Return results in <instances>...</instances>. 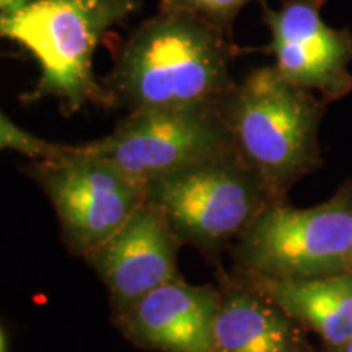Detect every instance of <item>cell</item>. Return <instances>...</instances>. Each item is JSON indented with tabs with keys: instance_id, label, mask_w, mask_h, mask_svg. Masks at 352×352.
<instances>
[{
	"instance_id": "1",
	"label": "cell",
	"mask_w": 352,
	"mask_h": 352,
	"mask_svg": "<svg viewBox=\"0 0 352 352\" xmlns=\"http://www.w3.org/2000/svg\"><path fill=\"white\" fill-rule=\"evenodd\" d=\"M243 50L232 34L184 10H162L129 34L101 78L108 109L127 113L217 103Z\"/></svg>"
},
{
	"instance_id": "2",
	"label": "cell",
	"mask_w": 352,
	"mask_h": 352,
	"mask_svg": "<svg viewBox=\"0 0 352 352\" xmlns=\"http://www.w3.org/2000/svg\"><path fill=\"white\" fill-rule=\"evenodd\" d=\"M140 8V0H28L0 12V39L20 44L39 65L36 85L20 95L21 103L56 100L65 116L87 104L107 108L95 51L108 30Z\"/></svg>"
},
{
	"instance_id": "3",
	"label": "cell",
	"mask_w": 352,
	"mask_h": 352,
	"mask_svg": "<svg viewBox=\"0 0 352 352\" xmlns=\"http://www.w3.org/2000/svg\"><path fill=\"white\" fill-rule=\"evenodd\" d=\"M327 103L274 65L254 69L217 101L235 152L274 201L321 166L318 127Z\"/></svg>"
},
{
	"instance_id": "4",
	"label": "cell",
	"mask_w": 352,
	"mask_h": 352,
	"mask_svg": "<svg viewBox=\"0 0 352 352\" xmlns=\"http://www.w3.org/2000/svg\"><path fill=\"white\" fill-rule=\"evenodd\" d=\"M352 179L307 209L270 201L235 245L236 274L302 280L351 272Z\"/></svg>"
},
{
	"instance_id": "5",
	"label": "cell",
	"mask_w": 352,
	"mask_h": 352,
	"mask_svg": "<svg viewBox=\"0 0 352 352\" xmlns=\"http://www.w3.org/2000/svg\"><path fill=\"white\" fill-rule=\"evenodd\" d=\"M145 201L165 215L179 243L215 256L274 199L233 152L148 183Z\"/></svg>"
},
{
	"instance_id": "6",
	"label": "cell",
	"mask_w": 352,
	"mask_h": 352,
	"mask_svg": "<svg viewBox=\"0 0 352 352\" xmlns=\"http://www.w3.org/2000/svg\"><path fill=\"white\" fill-rule=\"evenodd\" d=\"M77 145L144 188L235 152L217 103L127 113L111 134Z\"/></svg>"
},
{
	"instance_id": "7",
	"label": "cell",
	"mask_w": 352,
	"mask_h": 352,
	"mask_svg": "<svg viewBox=\"0 0 352 352\" xmlns=\"http://www.w3.org/2000/svg\"><path fill=\"white\" fill-rule=\"evenodd\" d=\"M25 171L50 197L64 245L76 256L107 241L145 201L144 186L78 145L30 160Z\"/></svg>"
},
{
	"instance_id": "8",
	"label": "cell",
	"mask_w": 352,
	"mask_h": 352,
	"mask_svg": "<svg viewBox=\"0 0 352 352\" xmlns=\"http://www.w3.org/2000/svg\"><path fill=\"white\" fill-rule=\"evenodd\" d=\"M259 3L271 33L266 51L274 56V67L296 85L320 91L328 103L349 95L352 33L324 23L321 8L327 0H280L279 8L266 0Z\"/></svg>"
},
{
	"instance_id": "9",
	"label": "cell",
	"mask_w": 352,
	"mask_h": 352,
	"mask_svg": "<svg viewBox=\"0 0 352 352\" xmlns=\"http://www.w3.org/2000/svg\"><path fill=\"white\" fill-rule=\"evenodd\" d=\"M179 246L165 215L152 202L144 201L120 230L87 254L85 261L108 287L113 315L182 277Z\"/></svg>"
},
{
	"instance_id": "10",
	"label": "cell",
	"mask_w": 352,
	"mask_h": 352,
	"mask_svg": "<svg viewBox=\"0 0 352 352\" xmlns=\"http://www.w3.org/2000/svg\"><path fill=\"white\" fill-rule=\"evenodd\" d=\"M219 289L178 277L113 315L138 346L160 352H214L212 329Z\"/></svg>"
},
{
	"instance_id": "11",
	"label": "cell",
	"mask_w": 352,
	"mask_h": 352,
	"mask_svg": "<svg viewBox=\"0 0 352 352\" xmlns=\"http://www.w3.org/2000/svg\"><path fill=\"white\" fill-rule=\"evenodd\" d=\"M214 352H308L303 328L239 274L222 272Z\"/></svg>"
},
{
	"instance_id": "12",
	"label": "cell",
	"mask_w": 352,
	"mask_h": 352,
	"mask_svg": "<svg viewBox=\"0 0 352 352\" xmlns=\"http://www.w3.org/2000/svg\"><path fill=\"white\" fill-rule=\"evenodd\" d=\"M240 277L318 334L331 351L352 338V272L302 280Z\"/></svg>"
},
{
	"instance_id": "13",
	"label": "cell",
	"mask_w": 352,
	"mask_h": 352,
	"mask_svg": "<svg viewBox=\"0 0 352 352\" xmlns=\"http://www.w3.org/2000/svg\"><path fill=\"white\" fill-rule=\"evenodd\" d=\"M67 144H57L46 140L32 132L16 126L7 114L0 111V151H13L28 157L30 160L36 158H50L63 153Z\"/></svg>"
},
{
	"instance_id": "14",
	"label": "cell",
	"mask_w": 352,
	"mask_h": 352,
	"mask_svg": "<svg viewBox=\"0 0 352 352\" xmlns=\"http://www.w3.org/2000/svg\"><path fill=\"white\" fill-rule=\"evenodd\" d=\"M263 0H160L162 10H184L202 16L232 34L233 23L241 8Z\"/></svg>"
},
{
	"instance_id": "15",
	"label": "cell",
	"mask_w": 352,
	"mask_h": 352,
	"mask_svg": "<svg viewBox=\"0 0 352 352\" xmlns=\"http://www.w3.org/2000/svg\"><path fill=\"white\" fill-rule=\"evenodd\" d=\"M28 0H0V12H10L23 6Z\"/></svg>"
},
{
	"instance_id": "16",
	"label": "cell",
	"mask_w": 352,
	"mask_h": 352,
	"mask_svg": "<svg viewBox=\"0 0 352 352\" xmlns=\"http://www.w3.org/2000/svg\"><path fill=\"white\" fill-rule=\"evenodd\" d=\"M8 349V341H7V334L3 331V328L0 327V352H7Z\"/></svg>"
},
{
	"instance_id": "17",
	"label": "cell",
	"mask_w": 352,
	"mask_h": 352,
	"mask_svg": "<svg viewBox=\"0 0 352 352\" xmlns=\"http://www.w3.org/2000/svg\"><path fill=\"white\" fill-rule=\"evenodd\" d=\"M331 352H352V338L349 341H346L344 344L338 347V349H333Z\"/></svg>"
},
{
	"instance_id": "18",
	"label": "cell",
	"mask_w": 352,
	"mask_h": 352,
	"mask_svg": "<svg viewBox=\"0 0 352 352\" xmlns=\"http://www.w3.org/2000/svg\"><path fill=\"white\" fill-rule=\"evenodd\" d=\"M351 272H352V253H351Z\"/></svg>"
}]
</instances>
